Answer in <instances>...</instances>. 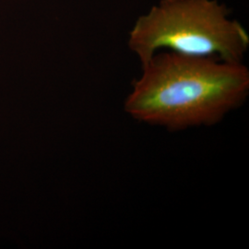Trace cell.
Masks as SVG:
<instances>
[{
  "label": "cell",
  "instance_id": "6da1fadb",
  "mask_svg": "<svg viewBox=\"0 0 249 249\" xmlns=\"http://www.w3.org/2000/svg\"><path fill=\"white\" fill-rule=\"evenodd\" d=\"M142 67L124 111L170 131L217 124L249 95V71L242 62L160 51Z\"/></svg>",
  "mask_w": 249,
  "mask_h": 249
},
{
  "label": "cell",
  "instance_id": "7a4b0ae2",
  "mask_svg": "<svg viewBox=\"0 0 249 249\" xmlns=\"http://www.w3.org/2000/svg\"><path fill=\"white\" fill-rule=\"evenodd\" d=\"M228 14L217 0H160L138 18L128 47L142 65L162 50L242 62L249 47V34Z\"/></svg>",
  "mask_w": 249,
  "mask_h": 249
}]
</instances>
